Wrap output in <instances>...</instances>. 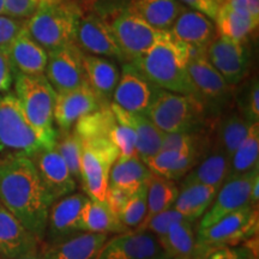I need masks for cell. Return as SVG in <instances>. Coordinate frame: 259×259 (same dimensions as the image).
Returning a JSON list of instances; mask_svg holds the SVG:
<instances>
[{"mask_svg": "<svg viewBox=\"0 0 259 259\" xmlns=\"http://www.w3.org/2000/svg\"><path fill=\"white\" fill-rule=\"evenodd\" d=\"M132 194L127 191L119 189L115 186H108L105 197V203L107 204L109 210L114 213L116 218H120L122 210L126 206V204L131 198Z\"/></svg>", "mask_w": 259, "mask_h": 259, "instance_id": "cell-44", "label": "cell"}, {"mask_svg": "<svg viewBox=\"0 0 259 259\" xmlns=\"http://www.w3.org/2000/svg\"><path fill=\"white\" fill-rule=\"evenodd\" d=\"M108 239L103 233H79L57 245H42L45 259H96Z\"/></svg>", "mask_w": 259, "mask_h": 259, "instance_id": "cell-24", "label": "cell"}, {"mask_svg": "<svg viewBox=\"0 0 259 259\" xmlns=\"http://www.w3.org/2000/svg\"><path fill=\"white\" fill-rule=\"evenodd\" d=\"M258 178L259 167L242 176L226 180L219 189L211 205L204 212L197 229L206 228L223 216L251 205V190Z\"/></svg>", "mask_w": 259, "mask_h": 259, "instance_id": "cell-13", "label": "cell"}, {"mask_svg": "<svg viewBox=\"0 0 259 259\" xmlns=\"http://www.w3.org/2000/svg\"><path fill=\"white\" fill-rule=\"evenodd\" d=\"M128 6L148 24L158 30H169L185 8L178 0H130Z\"/></svg>", "mask_w": 259, "mask_h": 259, "instance_id": "cell-28", "label": "cell"}, {"mask_svg": "<svg viewBox=\"0 0 259 259\" xmlns=\"http://www.w3.org/2000/svg\"><path fill=\"white\" fill-rule=\"evenodd\" d=\"M15 71L10 63L8 53L0 51V94L8 93L14 83Z\"/></svg>", "mask_w": 259, "mask_h": 259, "instance_id": "cell-46", "label": "cell"}, {"mask_svg": "<svg viewBox=\"0 0 259 259\" xmlns=\"http://www.w3.org/2000/svg\"><path fill=\"white\" fill-rule=\"evenodd\" d=\"M147 209V185H144L135 194H132L119 220L127 231H134L144 221Z\"/></svg>", "mask_w": 259, "mask_h": 259, "instance_id": "cell-39", "label": "cell"}, {"mask_svg": "<svg viewBox=\"0 0 259 259\" xmlns=\"http://www.w3.org/2000/svg\"><path fill=\"white\" fill-rule=\"evenodd\" d=\"M251 124L240 115L238 111H226L218 116L213 127V137L227 157L231 158L234 155L241 142L247 135Z\"/></svg>", "mask_w": 259, "mask_h": 259, "instance_id": "cell-31", "label": "cell"}, {"mask_svg": "<svg viewBox=\"0 0 259 259\" xmlns=\"http://www.w3.org/2000/svg\"><path fill=\"white\" fill-rule=\"evenodd\" d=\"M144 161L139 156L118 158L109 173V186H115L135 194L141 187L147 185L151 177Z\"/></svg>", "mask_w": 259, "mask_h": 259, "instance_id": "cell-30", "label": "cell"}, {"mask_svg": "<svg viewBox=\"0 0 259 259\" xmlns=\"http://www.w3.org/2000/svg\"><path fill=\"white\" fill-rule=\"evenodd\" d=\"M82 143L80 186L89 198L105 202L109 186V173L119 158V150L106 137L85 138L82 139Z\"/></svg>", "mask_w": 259, "mask_h": 259, "instance_id": "cell-8", "label": "cell"}, {"mask_svg": "<svg viewBox=\"0 0 259 259\" xmlns=\"http://www.w3.org/2000/svg\"><path fill=\"white\" fill-rule=\"evenodd\" d=\"M206 59L229 85L240 84L247 76L251 53L246 42L233 41L218 35L205 51Z\"/></svg>", "mask_w": 259, "mask_h": 259, "instance_id": "cell-11", "label": "cell"}, {"mask_svg": "<svg viewBox=\"0 0 259 259\" xmlns=\"http://www.w3.org/2000/svg\"><path fill=\"white\" fill-rule=\"evenodd\" d=\"M169 32L184 44L203 50H206L213 38L218 36V30L212 19L186 6L177 17Z\"/></svg>", "mask_w": 259, "mask_h": 259, "instance_id": "cell-21", "label": "cell"}, {"mask_svg": "<svg viewBox=\"0 0 259 259\" xmlns=\"http://www.w3.org/2000/svg\"><path fill=\"white\" fill-rule=\"evenodd\" d=\"M44 242L0 203V257L18 259L40 250Z\"/></svg>", "mask_w": 259, "mask_h": 259, "instance_id": "cell-20", "label": "cell"}, {"mask_svg": "<svg viewBox=\"0 0 259 259\" xmlns=\"http://www.w3.org/2000/svg\"><path fill=\"white\" fill-rule=\"evenodd\" d=\"M83 58V51L76 42L48 52L45 76L56 93L69 92L87 82Z\"/></svg>", "mask_w": 259, "mask_h": 259, "instance_id": "cell-12", "label": "cell"}, {"mask_svg": "<svg viewBox=\"0 0 259 259\" xmlns=\"http://www.w3.org/2000/svg\"><path fill=\"white\" fill-rule=\"evenodd\" d=\"M0 203L44 242L53 199L45 189L30 157L6 154L0 158Z\"/></svg>", "mask_w": 259, "mask_h": 259, "instance_id": "cell-1", "label": "cell"}, {"mask_svg": "<svg viewBox=\"0 0 259 259\" xmlns=\"http://www.w3.org/2000/svg\"><path fill=\"white\" fill-rule=\"evenodd\" d=\"M189 59L187 44L166 30L150 50L130 64L158 88L196 96L187 71Z\"/></svg>", "mask_w": 259, "mask_h": 259, "instance_id": "cell-2", "label": "cell"}, {"mask_svg": "<svg viewBox=\"0 0 259 259\" xmlns=\"http://www.w3.org/2000/svg\"><path fill=\"white\" fill-rule=\"evenodd\" d=\"M0 15H5V0H0Z\"/></svg>", "mask_w": 259, "mask_h": 259, "instance_id": "cell-49", "label": "cell"}, {"mask_svg": "<svg viewBox=\"0 0 259 259\" xmlns=\"http://www.w3.org/2000/svg\"><path fill=\"white\" fill-rule=\"evenodd\" d=\"M83 3H85L87 5H92V4H94V3L95 2H97V0H82Z\"/></svg>", "mask_w": 259, "mask_h": 259, "instance_id": "cell-50", "label": "cell"}, {"mask_svg": "<svg viewBox=\"0 0 259 259\" xmlns=\"http://www.w3.org/2000/svg\"><path fill=\"white\" fill-rule=\"evenodd\" d=\"M206 153L198 150H160L144 161L151 173L166 179L181 180L204 157Z\"/></svg>", "mask_w": 259, "mask_h": 259, "instance_id": "cell-25", "label": "cell"}, {"mask_svg": "<svg viewBox=\"0 0 259 259\" xmlns=\"http://www.w3.org/2000/svg\"><path fill=\"white\" fill-rule=\"evenodd\" d=\"M83 65L87 82L103 105H111L113 94L120 78L116 65L106 58L92 54H84Z\"/></svg>", "mask_w": 259, "mask_h": 259, "instance_id": "cell-26", "label": "cell"}, {"mask_svg": "<svg viewBox=\"0 0 259 259\" xmlns=\"http://www.w3.org/2000/svg\"><path fill=\"white\" fill-rule=\"evenodd\" d=\"M196 221L183 218L174 221L158 242L169 259H193L197 247Z\"/></svg>", "mask_w": 259, "mask_h": 259, "instance_id": "cell-27", "label": "cell"}, {"mask_svg": "<svg viewBox=\"0 0 259 259\" xmlns=\"http://www.w3.org/2000/svg\"><path fill=\"white\" fill-rule=\"evenodd\" d=\"M257 167H259V122H253L231 158L226 180L242 176Z\"/></svg>", "mask_w": 259, "mask_h": 259, "instance_id": "cell-36", "label": "cell"}, {"mask_svg": "<svg viewBox=\"0 0 259 259\" xmlns=\"http://www.w3.org/2000/svg\"><path fill=\"white\" fill-rule=\"evenodd\" d=\"M229 170V158L225 151L216 143L213 137L208 153L198 163L181 179V187L190 185H209L220 189L225 183Z\"/></svg>", "mask_w": 259, "mask_h": 259, "instance_id": "cell-23", "label": "cell"}, {"mask_svg": "<svg viewBox=\"0 0 259 259\" xmlns=\"http://www.w3.org/2000/svg\"><path fill=\"white\" fill-rule=\"evenodd\" d=\"M145 116L164 134H194L216 120L198 97L163 89Z\"/></svg>", "mask_w": 259, "mask_h": 259, "instance_id": "cell-4", "label": "cell"}, {"mask_svg": "<svg viewBox=\"0 0 259 259\" xmlns=\"http://www.w3.org/2000/svg\"><path fill=\"white\" fill-rule=\"evenodd\" d=\"M115 40L124 54L126 63H131L148 52L166 30H158L142 19L130 6H125L109 21Z\"/></svg>", "mask_w": 259, "mask_h": 259, "instance_id": "cell-10", "label": "cell"}, {"mask_svg": "<svg viewBox=\"0 0 259 259\" xmlns=\"http://www.w3.org/2000/svg\"><path fill=\"white\" fill-rule=\"evenodd\" d=\"M246 246H227L210 251L202 259H252L253 254L258 253V250L254 251V245L258 244V236L255 239L251 238L246 241Z\"/></svg>", "mask_w": 259, "mask_h": 259, "instance_id": "cell-41", "label": "cell"}, {"mask_svg": "<svg viewBox=\"0 0 259 259\" xmlns=\"http://www.w3.org/2000/svg\"><path fill=\"white\" fill-rule=\"evenodd\" d=\"M87 199L88 196L83 193H71L52 204L45 232V245H57L83 233L79 223L80 211Z\"/></svg>", "mask_w": 259, "mask_h": 259, "instance_id": "cell-15", "label": "cell"}, {"mask_svg": "<svg viewBox=\"0 0 259 259\" xmlns=\"http://www.w3.org/2000/svg\"><path fill=\"white\" fill-rule=\"evenodd\" d=\"M213 23L218 35H222L233 41L247 42L251 35L258 29L259 19L238 14L221 3Z\"/></svg>", "mask_w": 259, "mask_h": 259, "instance_id": "cell-33", "label": "cell"}, {"mask_svg": "<svg viewBox=\"0 0 259 259\" xmlns=\"http://www.w3.org/2000/svg\"><path fill=\"white\" fill-rule=\"evenodd\" d=\"M187 71L196 90V96L204 103L209 114L212 118H218L226 112L234 100V87L226 82L209 63L205 54L190 59Z\"/></svg>", "mask_w": 259, "mask_h": 259, "instance_id": "cell-9", "label": "cell"}, {"mask_svg": "<svg viewBox=\"0 0 259 259\" xmlns=\"http://www.w3.org/2000/svg\"><path fill=\"white\" fill-rule=\"evenodd\" d=\"M76 44L82 51L92 56L108 57L126 63V59L115 40L109 21L90 12L82 15L77 25Z\"/></svg>", "mask_w": 259, "mask_h": 259, "instance_id": "cell-16", "label": "cell"}, {"mask_svg": "<svg viewBox=\"0 0 259 259\" xmlns=\"http://www.w3.org/2000/svg\"><path fill=\"white\" fill-rule=\"evenodd\" d=\"M60 2V0H40V3H48V4H51V3H58Z\"/></svg>", "mask_w": 259, "mask_h": 259, "instance_id": "cell-51", "label": "cell"}, {"mask_svg": "<svg viewBox=\"0 0 259 259\" xmlns=\"http://www.w3.org/2000/svg\"><path fill=\"white\" fill-rule=\"evenodd\" d=\"M178 2L185 5L186 8L202 12V14L208 16L210 19L215 21L222 0H178Z\"/></svg>", "mask_w": 259, "mask_h": 259, "instance_id": "cell-45", "label": "cell"}, {"mask_svg": "<svg viewBox=\"0 0 259 259\" xmlns=\"http://www.w3.org/2000/svg\"><path fill=\"white\" fill-rule=\"evenodd\" d=\"M6 53L15 72L45 74L48 52L30 36L27 25L17 35Z\"/></svg>", "mask_w": 259, "mask_h": 259, "instance_id": "cell-22", "label": "cell"}, {"mask_svg": "<svg viewBox=\"0 0 259 259\" xmlns=\"http://www.w3.org/2000/svg\"><path fill=\"white\" fill-rule=\"evenodd\" d=\"M236 111L250 124L259 120V82L253 77L234 95Z\"/></svg>", "mask_w": 259, "mask_h": 259, "instance_id": "cell-38", "label": "cell"}, {"mask_svg": "<svg viewBox=\"0 0 259 259\" xmlns=\"http://www.w3.org/2000/svg\"><path fill=\"white\" fill-rule=\"evenodd\" d=\"M0 259H3V258H2V257H0Z\"/></svg>", "mask_w": 259, "mask_h": 259, "instance_id": "cell-52", "label": "cell"}, {"mask_svg": "<svg viewBox=\"0 0 259 259\" xmlns=\"http://www.w3.org/2000/svg\"><path fill=\"white\" fill-rule=\"evenodd\" d=\"M219 189L209 185H190L179 190L173 208L184 218L197 221L209 209Z\"/></svg>", "mask_w": 259, "mask_h": 259, "instance_id": "cell-32", "label": "cell"}, {"mask_svg": "<svg viewBox=\"0 0 259 259\" xmlns=\"http://www.w3.org/2000/svg\"><path fill=\"white\" fill-rule=\"evenodd\" d=\"M258 209L247 205L228 213L211 226L197 229V247L193 259H202L215 248L239 246L258 235Z\"/></svg>", "mask_w": 259, "mask_h": 259, "instance_id": "cell-6", "label": "cell"}, {"mask_svg": "<svg viewBox=\"0 0 259 259\" xmlns=\"http://www.w3.org/2000/svg\"><path fill=\"white\" fill-rule=\"evenodd\" d=\"M30 160L53 203L76 191L77 181L71 176L69 167L57 150L56 145L38 149L36 153L31 155Z\"/></svg>", "mask_w": 259, "mask_h": 259, "instance_id": "cell-17", "label": "cell"}, {"mask_svg": "<svg viewBox=\"0 0 259 259\" xmlns=\"http://www.w3.org/2000/svg\"><path fill=\"white\" fill-rule=\"evenodd\" d=\"M80 229L87 233L121 234L128 232L105 202L93 198L87 199L80 211Z\"/></svg>", "mask_w": 259, "mask_h": 259, "instance_id": "cell-29", "label": "cell"}, {"mask_svg": "<svg viewBox=\"0 0 259 259\" xmlns=\"http://www.w3.org/2000/svg\"><path fill=\"white\" fill-rule=\"evenodd\" d=\"M178 194H179V187L176 181L156 176L154 173L151 174L150 179L147 183V215L142 225H144L157 213L171 208Z\"/></svg>", "mask_w": 259, "mask_h": 259, "instance_id": "cell-35", "label": "cell"}, {"mask_svg": "<svg viewBox=\"0 0 259 259\" xmlns=\"http://www.w3.org/2000/svg\"><path fill=\"white\" fill-rule=\"evenodd\" d=\"M14 82L15 95L42 145L46 148L54 147L58 138V130L53 126L56 90L45 74L15 72Z\"/></svg>", "mask_w": 259, "mask_h": 259, "instance_id": "cell-3", "label": "cell"}, {"mask_svg": "<svg viewBox=\"0 0 259 259\" xmlns=\"http://www.w3.org/2000/svg\"><path fill=\"white\" fill-rule=\"evenodd\" d=\"M125 115L135 131L136 150L138 156L145 161L157 154L162 148L164 132H162L148 116L143 114H135L125 111Z\"/></svg>", "mask_w": 259, "mask_h": 259, "instance_id": "cell-34", "label": "cell"}, {"mask_svg": "<svg viewBox=\"0 0 259 259\" xmlns=\"http://www.w3.org/2000/svg\"><path fill=\"white\" fill-rule=\"evenodd\" d=\"M42 147L15 93L0 94V153L30 157Z\"/></svg>", "mask_w": 259, "mask_h": 259, "instance_id": "cell-7", "label": "cell"}, {"mask_svg": "<svg viewBox=\"0 0 259 259\" xmlns=\"http://www.w3.org/2000/svg\"><path fill=\"white\" fill-rule=\"evenodd\" d=\"M82 15V8L74 0L41 3L27 21V29L38 45L51 52L76 42L77 25Z\"/></svg>", "mask_w": 259, "mask_h": 259, "instance_id": "cell-5", "label": "cell"}, {"mask_svg": "<svg viewBox=\"0 0 259 259\" xmlns=\"http://www.w3.org/2000/svg\"><path fill=\"white\" fill-rule=\"evenodd\" d=\"M18 259H45V254H44V251H42V247H41L40 250L34 252V253L24 255V257H21Z\"/></svg>", "mask_w": 259, "mask_h": 259, "instance_id": "cell-48", "label": "cell"}, {"mask_svg": "<svg viewBox=\"0 0 259 259\" xmlns=\"http://www.w3.org/2000/svg\"><path fill=\"white\" fill-rule=\"evenodd\" d=\"M27 21L0 15V51L8 52L17 35L25 28Z\"/></svg>", "mask_w": 259, "mask_h": 259, "instance_id": "cell-42", "label": "cell"}, {"mask_svg": "<svg viewBox=\"0 0 259 259\" xmlns=\"http://www.w3.org/2000/svg\"><path fill=\"white\" fill-rule=\"evenodd\" d=\"M248 14L253 18L259 19V0H246Z\"/></svg>", "mask_w": 259, "mask_h": 259, "instance_id": "cell-47", "label": "cell"}, {"mask_svg": "<svg viewBox=\"0 0 259 259\" xmlns=\"http://www.w3.org/2000/svg\"><path fill=\"white\" fill-rule=\"evenodd\" d=\"M106 106L97 97L88 82L69 92L57 93L53 118L59 131L69 132L83 116Z\"/></svg>", "mask_w": 259, "mask_h": 259, "instance_id": "cell-19", "label": "cell"}, {"mask_svg": "<svg viewBox=\"0 0 259 259\" xmlns=\"http://www.w3.org/2000/svg\"><path fill=\"white\" fill-rule=\"evenodd\" d=\"M96 259H169L156 236L148 232L128 231L107 239Z\"/></svg>", "mask_w": 259, "mask_h": 259, "instance_id": "cell-18", "label": "cell"}, {"mask_svg": "<svg viewBox=\"0 0 259 259\" xmlns=\"http://www.w3.org/2000/svg\"><path fill=\"white\" fill-rule=\"evenodd\" d=\"M56 148L69 167L71 176L74 178L77 184H80V179H82L80 162H82L83 151L82 139L74 132L73 128L69 132H58Z\"/></svg>", "mask_w": 259, "mask_h": 259, "instance_id": "cell-37", "label": "cell"}, {"mask_svg": "<svg viewBox=\"0 0 259 259\" xmlns=\"http://www.w3.org/2000/svg\"><path fill=\"white\" fill-rule=\"evenodd\" d=\"M161 90L139 73L131 64L125 63L112 100L113 103L125 111L145 115Z\"/></svg>", "mask_w": 259, "mask_h": 259, "instance_id": "cell-14", "label": "cell"}, {"mask_svg": "<svg viewBox=\"0 0 259 259\" xmlns=\"http://www.w3.org/2000/svg\"><path fill=\"white\" fill-rule=\"evenodd\" d=\"M183 218L184 216L171 206V208L167 209L166 211H162L160 213H157V215H155L154 218H151L148 222H145L144 225L139 226L138 228L134 229V231L151 233V234L156 236L157 241L160 242L162 239L166 236L168 228H169L171 223Z\"/></svg>", "mask_w": 259, "mask_h": 259, "instance_id": "cell-40", "label": "cell"}, {"mask_svg": "<svg viewBox=\"0 0 259 259\" xmlns=\"http://www.w3.org/2000/svg\"><path fill=\"white\" fill-rule=\"evenodd\" d=\"M40 4V0H5V16L17 19H29Z\"/></svg>", "mask_w": 259, "mask_h": 259, "instance_id": "cell-43", "label": "cell"}]
</instances>
